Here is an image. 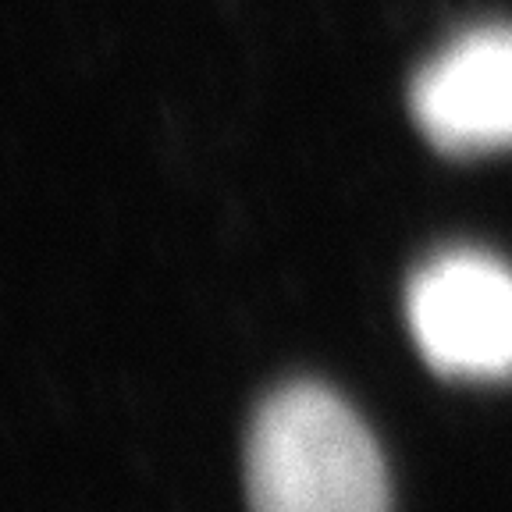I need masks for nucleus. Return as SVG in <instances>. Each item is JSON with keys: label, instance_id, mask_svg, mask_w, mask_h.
<instances>
[{"label": "nucleus", "instance_id": "1", "mask_svg": "<svg viewBox=\"0 0 512 512\" xmlns=\"http://www.w3.org/2000/svg\"><path fill=\"white\" fill-rule=\"evenodd\" d=\"M253 512H392L381 448L331 388L285 384L260 406L246 445Z\"/></svg>", "mask_w": 512, "mask_h": 512}, {"label": "nucleus", "instance_id": "2", "mask_svg": "<svg viewBox=\"0 0 512 512\" xmlns=\"http://www.w3.org/2000/svg\"><path fill=\"white\" fill-rule=\"evenodd\" d=\"M409 331L438 374L512 377V271L480 249H448L413 274Z\"/></svg>", "mask_w": 512, "mask_h": 512}, {"label": "nucleus", "instance_id": "3", "mask_svg": "<svg viewBox=\"0 0 512 512\" xmlns=\"http://www.w3.org/2000/svg\"><path fill=\"white\" fill-rule=\"evenodd\" d=\"M409 107L452 157L512 150V29L484 25L448 43L420 68Z\"/></svg>", "mask_w": 512, "mask_h": 512}]
</instances>
